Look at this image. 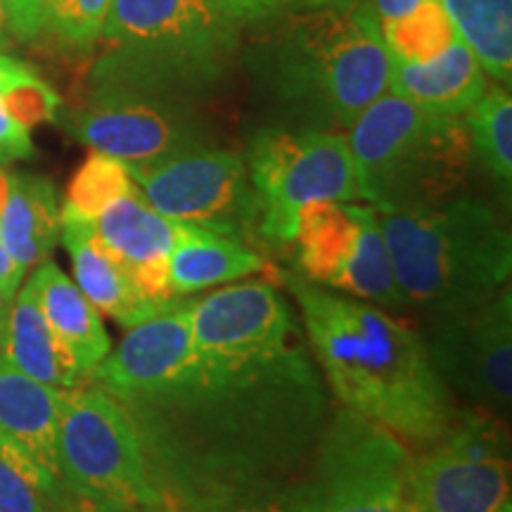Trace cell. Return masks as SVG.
I'll return each mask as SVG.
<instances>
[{
  "instance_id": "cell-19",
  "label": "cell",
  "mask_w": 512,
  "mask_h": 512,
  "mask_svg": "<svg viewBox=\"0 0 512 512\" xmlns=\"http://www.w3.org/2000/svg\"><path fill=\"white\" fill-rule=\"evenodd\" d=\"M34 290L43 316L74 356L81 380L88 382L93 370L110 354V335L102 325L100 311L57 268L53 261L36 266L27 283Z\"/></svg>"
},
{
  "instance_id": "cell-27",
  "label": "cell",
  "mask_w": 512,
  "mask_h": 512,
  "mask_svg": "<svg viewBox=\"0 0 512 512\" xmlns=\"http://www.w3.org/2000/svg\"><path fill=\"white\" fill-rule=\"evenodd\" d=\"M112 0H48V34L62 48L88 53L100 41Z\"/></svg>"
},
{
  "instance_id": "cell-25",
  "label": "cell",
  "mask_w": 512,
  "mask_h": 512,
  "mask_svg": "<svg viewBox=\"0 0 512 512\" xmlns=\"http://www.w3.org/2000/svg\"><path fill=\"white\" fill-rule=\"evenodd\" d=\"M382 41L392 60L427 62L456 41V27L439 0H422L406 15L380 22Z\"/></svg>"
},
{
  "instance_id": "cell-36",
  "label": "cell",
  "mask_w": 512,
  "mask_h": 512,
  "mask_svg": "<svg viewBox=\"0 0 512 512\" xmlns=\"http://www.w3.org/2000/svg\"><path fill=\"white\" fill-rule=\"evenodd\" d=\"M422 0H373V10L380 22H387V19L401 17L406 12H411L413 8H418Z\"/></svg>"
},
{
  "instance_id": "cell-41",
  "label": "cell",
  "mask_w": 512,
  "mask_h": 512,
  "mask_svg": "<svg viewBox=\"0 0 512 512\" xmlns=\"http://www.w3.org/2000/svg\"><path fill=\"white\" fill-rule=\"evenodd\" d=\"M152 512H176L174 505H169V508H162V510H152Z\"/></svg>"
},
{
  "instance_id": "cell-40",
  "label": "cell",
  "mask_w": 512,
  "mask_h": 512,
  "mask_svg": "<svg viewBox=\"0 0 512 512\" xmlns=\"http://www.w3.org/2000/svg\"><path fill=\"white\" fill-rule=\"evenodd\" d=\"M311 8H325V5H337V3H349V0H306Z\"/></svg>"
},
{
  "instance_id": "cell-9",
  "label": "cell",
  "mask_w": 512,
  "mask_h": 512,
  "mask_svg": "<svg viewBox=\"0 0 512 512\" xmlns=\"http://www.w3.org/2000/svg\"><path fill=\"white\" fill-rule=\"evenodd\" d=\"M245 162L261 204L259 235L266 247H287L306 204L361 202L349 140L337 131L261 128Z\"/></svg>"
},
{
  "instance_id": "cell-38",
  "label": "cell",
  "mask_w": 512,
  "mask_h": 512,
  "mask_svg": "<svg viewBox=\"0 0 512 512\" xmlns=\"http://www.w3.org/2000/svg\"><path fill=\"white\" fill-rule=\"evenodd\" d=\"M10 299L0 292V339H3V330H5V320H8V311H10Z\"/></svg>"
},
{
  "instance_id": "cell-4",
  "label": "cell",
  "mask_w": 512,
  "mask_h": 512,
  "mask_svg": "<svg viewBox=\"0 0 512 512\" xmlns=\"http://www.w3.org/2000/svg\"><path fill=\"white\" fill-rule=\"evenodd\" d=\"M88 83L197 102L238 53V22L216 0H112Z\"/></svg>"
},
{
  "instance_id": "cell-24",
  "label": "cell",
  "mask_w": 512,
  "mask_h": 512,
  "mask_svg": "<svg viewBox=\"0 0 512 512\" xmlns=\"http://www.w3.org/2000/svg\"><path fill=\"white\" fill-rule=\"evenodd\" d=\"M470 131L472 157L479 162L498 183L510 190L512 181V100L503 86L486 88L482 98L465 114Z\"/></svg>"
},
{
  "instance_id": "cell-32",
  "label": "cell",
  "mask_w": 512,
  "mask_h": 512,
  "mask_svg": "<svg viewBox=\"0 0 512 512\" xmlns=\"http://www.w3.org/2000/svg\"><path fill=\"white\" fill-rule=\"evenodd\" d=\"M34 155V143H31V128L12 117L5 107L3 95H0V166L22 162Z\"/></svg>"
},
{
  "instance_id": "cell-18",
  "label": "cell",
  "mask_w": 512,
  "mask_h": 512,
  "mask_svg": "<svg viewBox=\"0 0 512 512\" xmlns=\"http://www.w3.org/2000/svg\"><path fill=\"white\" fill-rule=\"evenodd\" d=\"M266 254L209 228L181 223L169 254L171 290L178 299L266 271Z\"/></svg>"
},
{
  "instance_id": "cell-28",
  "label": "cell",
  "mask_w": 512,
  "mask_h": 512,
  "mask_svg": "<svg viewBox=\"0 0 512 512\" xmlns=\"http://www.w3.org/2000/svg\"><path fill=\"white\" fill-rule=\"evenodd\" d=\"M0 95H3L5 107L12 117L27 128L43 124V121H55L62 107V98L55 88L48 86L36 72L3 88Z\"/></svg>"
},
{
  "instance_id": "cell-34",
  "label": "cell",
  "mask_w": 512,
  "mask_h": 512,
  "mask_svg": "<svg viewBox=\"0 0 512 512\" xmlns=\"http://www.w3.org/2000/svg\"><path fill=\"white\" fill-rule=\"evenodd\" d=\"M22 278H24L22 268L15 264V259H12L8 249H5L3 242H0V292H3L10 302L15 299Z\"/></svg>"
},
{
  "instance_id": "cell-13",
  "label": "cell",
  "mask_w": 512,
  "mask_h": 512,
  "mask_svg": "<svg viewBox=\"0 0 512 512\" xmlns=\"http://www.w3.org/2000/svg\"><path fill=\"white\" fill-rule=\"evenodd\" d=\"M57 119L79 143L124 164L157 162L209 145L197 102L114 83H88L79 105Z\"/></svg>"
},
{
  "instance_id": "cell-16",
  "label": "cell",
  "mask_w": 512,
  "mask_h": 512,
  "mask_svg": "<svg viewBox=\"0 0 512 512\" xmlns=\"http://www.w3.org/2000/svg\"><path fill=\"white\" fill-rule=\"evenodd\" d=\"M60 238L72 256L76 287L100 313L133 328L166 311L138 290L124 264L100 240L93 221L62 219Z\"/></svg>"
},
{
  "instance_id": "cell-37",
  "label": "cell",
  "mask_w": 512,
  "mask_h": 512,
  "mask_svg": "<svg viewBox=\"0 0 512 512\" xmlns=\"http://www.w3.org/2000/svg\"><path fill=\"white\" fill-rule=\"evenodd\" d=\"M10 41H12V34H10V27H8V15H5L3 0H0V53H3V50L10 46Z\"/></svg>"
},
{
  "instance_id": "cell-10",
  "label": "cell",
  "mask_w": 512,
  "mask_h": 512,
  "mask_svg": "<svg viewBox=\"0 0 512 512\" xmlns=\"http://www.w3.org/2000/svg\"><path fill=\"white\" fill-rule=\"evenodd\" d=\"M150 207L169 219L230 235L261 252V204L245 157L200 145L145 164H126Z\"/></svg>"
},
{
  "instance_id": "cell-21",
  "label": "cell",
  "mask_w": 512,
  "mask_h": 512,
  "mask_svg": "<svg viewBox=\"0 0 512 512\" xmlns=\"http://www.w3.org/2000/svg\"><path fill=\"white\" fill-rule=\"evenodd\" d=\"M0 351L34 380L55 389H72L83 384L74 356L55 335L43 316L34 290L24 285L10 304Z\"/></svg>"
},
{
  "instance_id": "cell-1",
  "label": "cell",
  "mask_w": 512,
  "mask_h": 512,
  "mask_svg": "<svg viewBox=\"0 0 512 512\" xmlns=\"http://www.w3.org/2000/svg\"><path fill=\"white\" fill-rule=\"evenodd\" d=\"M119 403L171 505L223 496L285 501L330 418L304 328L283 292L261 280L195 299L188 361Z\"/></svg>"
},
{
  "instance_id": "cell-3",
  "label": "cell",
  "mask_w": 512,
  "mask_h": 512,
  "mask_svg": "<svg viewBox=\"0 0 512 512\" xmlns=\"http://www.w3.org/2000/svg\"><path fill=\"white\" fill-rule=\"evenodd\" d=\"M261 81L311 128H351L389 91L392 55L370 3H337L297 15L259 53Z\"/></svg>"
},
{
  "instance_id": "cell-15",
  "label": "cell",
  "mask_w": 512,
  "mask_h": 512,
  "mask_svg": "<svg viewBox=\"0 0 512 512\" xmlns=\"http://www.w3.org/2000/svg\"><path fill=\"white\" fill-rule=\"evenodd\" d=\"M62 389L22 373L0 351V451L36 467L64 489L57 472V415Z\"/></svg>"
},
{
  "instance_id": "cell-30",
  "label": "cell",
  "mask_w": 512,
  "mask_h": 512,
  "mask_svg": "<svg viewBox=\"0 0 512 512\" xmlns=\"http://www.w3.org/2000/svg\"><path fill=\"white\" fill-rule=\"evenodd\" d=\"M10 34L17 41L31 43L46 34L48 0H3Z\"/></svg>"
},
{
  "instance_id": "cell-5",
  "label": "cell",
  "mask_w": 512,
  "mask_h": 512,
  "mask_svg": "<svg viewBox=\"0 0 512 512\" xmlns=\"http://www.w3.org/2000/svg\"><path fill=\"white\" fill-rule=\"evenodd\" d=\"M377 219L403 304L437 309L479 302L508 287L512 235L491 204L456 197L382 209Z\"/></svg>"
},
{
  "instance_id": "cell-22",
  "label": "cell",
  "mask_w": 512,
  "mask_h": 512,
  "mask_svg": "<svg viewBox=\"0 0 512 512\" xmlns=\"http://www.w3.org/2000/svg\"><path fill=\"white\" fill-rule=\"evenodd\" d=\"M93 223L100 240L124 268L169 256L181 230V221L159 214L138 190L110 204Z\"/></svg>"
},
{
  "instance_id": "cell-39",
  "label": "cell",
  "mask_w": 512,
  "mask_h": 512,
  "mask_svg": "<svg viewBox=\"0 0 512 512\" xmlns=\"http://www.w3.org/2000/svg\"><path fill=\"white\" fill-rule=\"evenodd\" d=\"M8 190H10V174L0 171V211H3V204L8 200Z\"/></svg>"
},
{
  "instance_id": "cell-11",
  "label": "cell",
  "mask_w": 512,
  "mask_h": 512,
  "mask_svg": "<svg viewBox=\"0 0 512 512\" xmlns=\"http://www.w3.org/2000/svg\"><path fill=\"white\" fill-rule=\"evenodd\" d=\"M294 266L302 278L377 306H406L396 287L392 259L377 211L358 202H311L297 214Z\"/></svg>"
},
{
  "instance_id": "cell-20",
  "label": "cell",
  "mask_w": 512,
  "mask_h": 512,
  "mask_svg": "<svg viewBox=\"0 0 512 512\" xmlns=\"http://www.w3.org/2000/svg\"><path fill=\"white\" fill-rule=\"evenodd\" d=\"M60 233L55 185L41 176L12 174L8 200L0 211V242L22 273L48 261Z\"/></svg>"
},
{
  "instance_id": "cell-12",
  "label": "cell",
  "mask_w": 512,
  "mask_h": 512,
  "mask_svg": "<svg viewBox=\"0 0 512 512\" xmlns=\"http://www.w3.org/2000/svg\"><path fill=\"white\" fill-rule=\"evenodd\" d=\"M420 332L448 392L508 420L512 401V292L479 302L437 306Z\"/></svg>"
},
{
  "instance_id": "cell-31",
  "label": "cell",
  "mask_w": 512,
  "mask_h": 512,
  "mask_svg": "<svg viewBox=\"0 0 512 512\" xmlns=\"http://www.w3.org/2000/svg\"><path fill=\"white\" fill-rule=\"evenodd\" d=\"M176 512H290L280 498L271 496H223L197 498L174 505Z\"/></svg>"
},
{
  "instance_id": "cell-14",
  "label": "cell",
  "mask_w": 512,
  "mask_h": 512,
  "mask_svg": "<svg viewBox=\"0 0 512 512\" xmlns=\"http://www.w3.org/2000/svg\"><path fill=\"white\" fill-rule=\"evenodd\" d=\"M415 501L425 512H496L510 503L508 420L465 406L451 430L413 460Z\"/></svg>"
},
{
  "instance_id": "cell-8",
  "label": "cell",
  "mask_w": 512,
  "mask_h": 512,
  "mask_svg": "<svg viewBox=\"0 0 512 512\" xmlns=\"http://www.w3.org/2000/svg\"><path fill=\"white\" fill-rule=\"evenodd\" d=\"M283 503L290 512H425L408 446L347 408L330 413L311 465Z\"/></svg>"
},
{
  "instance_id": "cell-23",
  "label": "cell",
  "mask_w": 512,
  "mask_h": 512,
  "mask_svg": "<svg viewBox=\"0 0 512 512\" xmlns=\"http://www.w3.org/2000/svg\"><path fill=\"white\" fill-rule=\"evenodd\" d=\"M458 38L472 50L484 74L508 86L512 76V0H439Z\"/></svg>"
},
{
  "instance_id": "cell-42",
  "label": "cell",
  "mask_w": 512,
  "mask_h": 512,
  "mask_svg": "<svg viewBox=\"0 0 512 512\" xmlns=\"http://www.w3.org/2000/svg\"><path fill=\"white\" fill-rule=\"evenodd\" d=\"M496 512H510V503H505L503 508H501V510H496Z\"/></svg>"
},
{
  "instance_id": "cell-17",
  "label": "cell",
  "mask_w": 512,
  "mask_h": 512,
  "mask_svg": "<svg viewBox=\"0 0 512 512\" xmlns=\"http://www.w3.org/2000/svg\"><path fill=\"white\" fill-rule=\"evenodd\" d=\"M486 88L482 64L463 38H456L444 53L427 62L392 60L389 91L425 112L463 117Z\"/></svg>"
},
{
  "instance_id": "cell-29",
  "label": "cell",
  "mask_w": 512,
  "mask_h": 512,
  "mask_svg": "<svg viewBox=\"0 0 512 512\" xmlns=\"http://www.w3.org/2000/svg\"><path fill=\"white\" fill-rule=\"evenodd\" d=\"M0 512H48L41 489L0 453Z\"/></svg>"
},
{
  "instance_id": "cell-33",
  "label": "cell",
  "mask_w": 512,
  "mask_h": 512,
  "mask_svg": "<svg viewBox=\"0 0 512 512\" xmlns=\"http://www.w3.org/2000/svg\"><path fill=\"white\" fill-rule=\"evenodd\" d=\"M297 0H216V5L235 22H261L283 15Z\"/></svg>"
},
{
  "instance_id": "cell-7",
  "label": "cell",
  "mask_w": 512,
  "mask_h": 512,
  "mask_svg": "<svg viewBox=\"0 0 512 512\" xmlns=\"http://www.w3.org/2000/svg\"><path fill=\"white\" fill-rule=\"evenodd\" d=\"M55 451L64 489L93 512H152L171 505L150 475L133 420L95 384L60 392Z\"/></svg>"
},
{
  "instance_id": "cell-26",
  "label": "cell",
  "mask_w": 512,
  "mask_h": 512,
  "mask_svg": "<svg viewBox=\"0 0 512 512\" xmlns=\"http://www.w3.org/2000/svg\"><path fill=\"white\" fill-rule=\"evenodd\" d=\"M131 190H136V183L128 174L126 164L117 157L93 150L67 185L60 219L95 221L110 204Z\"/></svg>"
},
{
  "instance_id": "cell-2",
  "label": "cell",
  "mask_w": 512,
  "mask_h": 512,
  "mask_svg": "<svg viewBox=\"0 0 512 512\" xmlns=\"http://www.w3.org/2000/svg\"><path fill=\"white\" fill-rule=\"evenodd\" d=\"M304 323L313 361L342 408L430 448L456 420L453 394L434 370L420 330L377 304L285 275Z\"/></svg>"
},
{
  "instance_id": "cell-6",
  "label": "cell",
  "mask_w": 512,
  "mask_h": 512,
  "mask_svg": "<svg viewBox=\"0 0 512 512\" xmlns=\"http://www.w3.org/2000/svg\"><path fill=\"white\" fill-rule=\"evenodd\" d=\"M361 202L382 209L451 200L472 166L463 117L434 114L384 93L349 128Z\"/></svg>"
},
{
  "instance_id": "cell-35",
  "label": "cell",
  "mask_w": 512,
  "mask_h": 512,
  "mask_svg": "<svg viewBox=\"0 0 512 512\" xmlns=\"http://www.w3.org/2000/svg\"><path fill=\"white\" fill-rule=\"evenodd\" d=\"M29 74H34V69H31L29 64H24V62L15 60V57L0 53V91L12 86L15 81L24 79V76H29Z\"/></svg>"
}]
</instances>
